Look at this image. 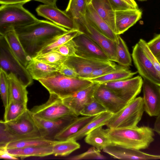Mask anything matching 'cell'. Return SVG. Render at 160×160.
Returning a JSON list of instances; mask_svg holds the SVG:
<instances>
[{"instance_id":"cell-1","label":"cell","mask_w":160,"mask_h":160,"mask_svg":"<svg viewBox=\"0 0 160 160\" xmlns=\"http://www.w3.org/2000/svg\"><path fill=\"white\" fill-rule=\"evenodd\" d=\"M15 30L26 53L32 58L46 45L69 30L51 22L38 19Z\"/></svg>"},{"instance_id":"cell-2","label":"cell","mask_w":160,"mask_h":160,"mask_svg":"<svg viewBox=\"0 0 160 160\" xmlns=\"http://www.w3.org/2000/svg\"><path fill=\"white\" fill-rule=\"evenodd\" d=\"M111 143L140 150L147 148L154 140V131L148 126L105 129Z\"/></svg>"},{"instance_id":"cell-3","label":"cell","mask_w":160,"mask_h":160,"mask_svg":"<svg viewBox=\"0 0 160 160\" xmlns=\"http://www.w3.org/2000/svg\"><path fill=\"white\" fill-rule=\"evenodd\" d=\"M4 122L7 128L3 131L2 137L5 144L24 139L42 137L33 115L28 109L15 120Z\"/></svg>"},{"instance_id":"cell-4","label":"cell","mask_w":160,"mask_h":160,"mask_svg":"<svg viewBox=\"0 0 160 160\" xmlns=\"http://www.w3.org/2000/svg\"><path fill=\"white\" fill-rule=\"evenodd\" d=\"M38 81L49 92L62 98L70 96L91 84L89 80L69 78L58 71Z\"/></svg>"},{"instance_id":"cell-5","label":"cell","mask_w":160,"mask_h":160,"mask_svg":"<svg viewBox=\"0 0 160 160\" xmlns=\"http://www.w3.org/2000/svg\"><path fill=\"white\" fill-rule=\"evenodd\" d=\"M23 4L1 5L0 34L32 24L38 19L23 6Z\"/></svg>"},{"instance_id":"cell-6","label":"cell","mask_w":160,"mask_h":160,"mask_svg":"<svg viewBox=\"0 0 160 160\" xmlns=\"http://www.w3.org/2000/svg\"><path fill=\"white\" fill-rule=\"evenodd\" d=\"M144 111L142 98H136L118 112L113 114L105 125L110 129L136 126Z\"/></svg>"},{"instance_id":"cell-7","label":"cell","mask_w":160,"mask_h":160,"mask_svg":"<svg viewBox=\"0 0 160 160\" xmlns=\"http://www.w3.org/2000/svg\"><path fill=\"white\" fill-rule=\"evenodd\" d=\"M0 69L8 75L14 74L26 87L32 83L33 79L26 67L16 57L2 35L0 36Z\"/></svg>"},{"instance_id":"cell-8","label":"cell","mask_w":160,"mask_h":160,"mask_svg":"<svg viewBox=\"0 0 160 160\" xmlns=\"http://www.w3.org/2000/svg\"><path fill=\"white\" fill-rule=\"evenodd\" d=\"M77 29L95 42L103 50L109 60L116 62V42L98 30L86 18L85 16L74 20Z\"/></svg>"},{"instance_id":"cell-9","label":"cell","mask_w":160,"mask_h":160,"mask_svg":"<svg viewBox=\"0 0 160 160\" xmlns=\"http://www.w3.org/2000/svg\"><path fill=\"white\" fill-rule=\"evenodd\" d=\"M30 111L33 116L48 120L56 119L74 113L63 103L62 98L53 93H50L46 102L34 107Z\"/></svg>"},{"instance_id":"cell-10","label":"cell","mask_w":160,"mask_h":160,"mask_svg":"<svg viewBox=\"0 0 160 160\" xmlns=\"http://www.w3.org/2000/svg\"><path fill=\"white\" fill-rule=\"evenodd\" d=\"M143 82L142 78L138 76L122 80L102 84L128 104L140 93Z\"/></svg>"},{"instance_id":"cell-11","label":"cell","mask_w":160,"mask_h":160,"mask_svg":"<svg viewBox=\"0 0 160 160\" xmlns=\"http://www.w3.org/2000/svg\"><path fill=\"white\" fill-rule=\"evenodd\" d=\"M132 56L137 72L143 79L160 86V73L147 57L138 43L133 47Z\"/></svg>"},{"instance_id":"cell-12","label":"cell","mask_w":160,"mask_h":160,"mask_svg":"<svg viewBox=\"0 0 160 160\" xmlns=\"http://www.w3.org/2000/svg\"><path fill=\"white\" fill-rule=\"evenodd\" d=\"M33 116L42 137L52 141L56 140V137L78 117L73 113L58 119L48 120Z\"/></svg>"},{"instance_id":"cell-13","label":"cell","mask_w":160,"mask_h":160,"mask_svg":"<svg viewBox=\"0 0 160 160\" xmlns=\"http://www.w3.org/2000/svg\"><path fill=\"white\" fill-rule=\"evenodd\" d=\"M112 62L110 61L74 56L68 57L64 64L74 70L79 78L86 79L94 70L109 65Z\"/></svg>"},{"instance_id":"cell-14","label":"cell","mask_w":160,"mask_h":160,"mask_svg":"<svg viewBox=\"0 0 160 160\" xmlns=\"http://www.w3.org/2000/svg\"><path fill=\"white\" fill-rule=\"evenodd\" d=\"M78 56L91 59L110 61L101 48L95 42L83 33L73 39Z\"/></svg>"},{"instance_id":"cell-15","label":"cell","mask_w":160,"mask_h":160,"mask_svg":"<svg viewBox=\"0 0 160 160\" xmlns=\"http://www.w3.org/2000/svg\"><path fill=\"white\" fill-rule=\"evenodd\" d=\"M37 14L50 20L54 24L68 30L78 29L75 21L65 12L56 5L43 4L36 9Z\"/></svg>"},{"instance_id":"cell-16","label":"cell","mask_w":160,"mask_h":160,"mask_svg":"<svg viewBox=\"0 0 160 160\" xmlns=\"http://www.w3.org/2000/svg\"><path fill=\"white\" fill-rule=\"evenodd\" d=\"M143 80L144 111L150 116H157L160 112V86L146 79Z\"/></svg>"},{"instance_id":"cell-17","label":"cell","mask_w":160,"mask_h":160,"mask_svg":"<svg viewBox=\"0 0 160 160\" xmlns=\"http://www.w3.org/2000/svg\"><path fill=\"white\" fill-rule=\"evenodd\" d=\"M100 84L93 82L87 87L62 98L63 103L78 116L85 105L93 98L94 93Z\"/></svg>"},{"instance_id":"cell-18","label":"cell","mask_w":160,"mask_h":160,"mask_svg":"<svg viewBox=\"0 0 160 160\" xmlns=\"http://www.w3.org/2000/svg\"><path fill=\"white\" fill-rule=\"evenodd\" d=\"M93 97L105 108L107 111L113 114L118 112L128 104L102 84H100L96 90Z\"/></svg>"},{"instance_id":"cell-19","label":"cell","mask_w":160,"mask_h":160,"mask_svg":"<svg viewBox=\"0 0 160 160\" xmlns=\"http://www.w3.org/2000/svg\"><path fill=\"white\" fill-rule=\"evenodd\" d=\"M104 152L114 158L122 160H149L160 159V155L147 153L133 149L110 143L102 149Z\"/></svg>"},{"instance_id":"cell-20","label":"cell","mask_w":160,"mask_h":160,"mask_svg":"<svg viewBox=\"0 0 160 160\" xmlns=\"http://www.w3.org/2000/svg\"><path fill=\"white\" fill-rule=\"evenodd\" d=\"M142 14L139 8L115 11L116 34L120 35L127 31L141 18Z\"/></svg>"},{"instance_id":"cell-21","label":"cell","mask_w":160,"mask_h":160,"mask_svg":"<svg viewBox=\"0 0 160 160\" xmlns=\"http://www.w3.org/2000/svg\"><path fill=\"white\" fill-rule=\"evenodd\" d=\"M85 16L87 20L99 32L116 43L118 42V35L116 34L99 15L90 3L87 5Z\"/></svg>"},{"instance_id":"cell-22","label":"cell","mask_w":160,"mask_h":160,"mask_svg":"<svg viewBox=\"0 0 160 160\" xmlns=\"http://www.w3.org/2000/svg\"><path fill=\"white\" fill-rule=\"evenodd\" d=\"M2 35L14 55L25 67L32 60L25 51L15 29L9 31Z\"/></svg>"},{"instance_id":"cell-23","label":"cell","mask_w":160,"mask_h":160,"mask_svg":"<svg viewBox=\"0 0 160 160\" xmlns=\"http://www.w3.org/2000/svg\"><path fill=\"white\" fill-rule=\"evenodd\" d=\"M90 3L99 15L116 33L115 11L109 0H92Z\"/></svg>"},{"instance_id":"cell-24","label":"cell","mask_w":160,"mask_h":160,"mask_svg":"<svg viewBox=\"0 0 160 160\" xmlns=\"http://www.w3.org/2000/svg\"><path fill=\"white\" fill-rule=\"evenodd\" d=\"M52 145L10 148L7 150L14 156L23 159L29 157H43L52 155Z\"/></svg>"},{"instance_id":"cell-25","label":"cell","mask_w":160,"mask_h":160,"mask_svg":"<svg viewBox=\"0 0 160 160\" xmlns=\"http://www.w3.org/2000/svg\"><path fill=\"white\" fill-rule=\"evenodd\" d=\"M33 79L38 80L58 71V68L32 58L26 67Z\"/></svg>"},{"instance_id":"cell-26","label":"cell","mask_w":160,"mask_h":160,"mask_svg":"<svg viewBox=\"0 0 160 160\" xmlns=\"http://www.w3.org/2000/svg\"><path fill=\"white\" fill-rule=\"evenodd\" d=\"M97 115L78 117L56 137L55 140L62 141L69 139L72 136L79 131Z\"/></svg>"},{"instance_id":"cell-27","label":"cell","mask_w":160,"mask_h":160,"mask_svg":"<svg viewBox=\"0 0 160 160\" xmlns=\"http://www.w3.org/2000/svg\"><path fill=\"white\" fill-rule=\"evenodd\" d=\"M113 114L110 112L106 111L97 115L95 118L88 123L79 131L72 136L69 139L77 141L86 136L93 129L100 126L105 125L106 122Z\"/></svg>"},{"instance_id":"cell-28","label":"cell","mask_w":160,"mask_h":160,"mask_svg":"<svg viewBox=\"0 0 160 160\" xmlns=\"http://www.w3.org/2000/svg\"><path fill=\"white\" fill-rule=\"evenodd\" d=\"M137 72H132L128 68L120 66L116 70L106 75L89 80L93 82L102 84L130 78H132Z\"/></svg>"},{"instance_id":"cell-29","label":"cell","mask_w":160,"mask_h":160,"mask_svg":"<svg viewBox=\"0 0 160 160\" xmlns=\"http://www.w3.org/2000/svg\"><path fill=\"white\" fill-rule=\"evenodd\" d=\"M103 126H100L90 131L86 136L85 142L99 150H102L107 145L111 143L106 135Z\"/></svg>"},{"instance_id":"cell-30","label":"cell","mask_w":160,"mask_h":160,"mask_svg":"<svg viewBox=\"0 0 160 160\" xmlns=\"http://www.w3.org/2000/svg\"><path fill=\"white\" fill-rule=\"evenodd\" d=\"M12 100L27 103L28 92L27 87L23 84L14 74L8 75Z\"/></svg>"},{"instance_id":"cell-31","label":"cell","mask_w":160,"mask_h":160,"mask_svg":"<svg viewBox=\"0 0 160 160\" xmlns=\"http://www.w3.org/2000/svg\"><path fill=\"white\" fill-rule=\"evenodd\" d=\"M55 141L47 140L42 137L30 138L11 142L5 147L7 149H10L49 146L52 145Z\"/></svg>"},{"instance_id":"cell-32","label":"cell","mask_w":160,"mask_h":160,"mask_svg":"<svg viewBox=\"0 0 160 160\" xmlns=\"http://www.w3.org/2000/svg\"><path fill=\"white\" fill-rule=\"evenodd\" d=\"M80 144L76 141L68 139L65 141L55 140L52 145V154L55 156H65L79 149Z\"/></svg>"},{"instance_id":"cell-33","label":"cell","mask_w":160,"mask_h":160,"mask_svg":"<svg viewBox=\"0 0 160 160\" xmlns=\"http://www.w3.org/2000/svg\"><path fill=\"white\" fill-rule=\"evenodd\" d=\"M82 33L78 29L69 30L46 45L39 52L37 55L51 52Z\"/></svg>"},{"instance_id":"cell-34","label":"cell","mask_w":160,"mask_h":160,"mask_svg":"<svg viewBox=\"0 0 160 160\" xmlns=\"http://www.w3.org/2000/svg\"><path fill=\"white\" fill-rule=\"evenodd\" d=\"M116 44V62L121 66L128 68L132 65V58L126 44L118 35Z\"/></svg>"},{"instance_id":"cell-35","label":"cell","mask_w":160,"mask_h":160,"mask_svg":"<svg viewBox=\"0 0 160 160\" xmlns=\"http://www.w3.org/2000/svg\"><path fill=\"white\" fill-rule=\"evenodd\" d=\"M87 5L86 0H69L65 11L74 20L85 16Z\"/></svg>"},{"instance_id":"cell-36","label":"cell","mask_w":160,"mask_h":160,"mask_svg":"<svg viewBox=\"0 0 160 160\" xmlns=\"http://www.w3.org/2000/svg\"><path fill=\"white\" fill-rule=\"evenodd\" d=\"M27 104L12 100L8 107L5 108L4 121L8 122L17 119L28 109Z\"/></svg>"},{"instance_id":"cell-37","label":"cell","mask_w":160,"mask_h":160,"mask_svg":"<svg viewBox=\"0 0 160 160\" xmlns=\"http://www.w3.org/2000/svg\"><path fill=\"white\" fill-rule=\"evenodd\" d=\"M68 57L56 51H51L37 55L32 58L58 68L64 63Z\"/></svg>"},{"instance_id":"cell-38","label":"cell","mask_w":160,"mask_h":160,"mask_svg":"<svg viewBox=\"0 0 160 160\" xmlns=\"http://www.w3.org/2000/svg\"><path fill=\"white\" fill-rule=\"evenodd\" d=\"M0 92L1 98L5 108L10 103L12 98L8 75L1 69L0 71Z\"/></svg>"},{"instance_id":"cell-39","label":"cell","mask_w":160,"mask_h":160,"mask_svg":"<svg viewBox=\"0 0 160 160\" xmlns=\"http://www.w3.org/2000/svg\"><path fill=\"white\" fill-rule=\"evenodd\" d=\"M106 111H107L105 108L93 97L85 105L80 114L83 116H93Z\"/></svg>"},{"instance_id":"cell-40","label":"cell","mask_w":160,"mask_h":160,"mask_svg":"<svg viewBox=\"0 0 160 160\" xmlns=\"http://www.w3.org/2000/svg\"><path fill=\"white\" fill-rule=\"evenodd\" d=\"M106 158L101 153V151L92 147L86 152L80 154L69 158L68 159L78 160L81 159H104Z\"/></svg>"},{"instance_id":"cell-41","label":"cell","mask_w":160,"mask_h":160,"mask_svg":"<svg viewBox=\"0 0 160 160\" xmlns=\"http://www.w3.org/2000/svg\"><path fill=\"white\" fill-rule=\"evenodd\" d=\"M52 51L58 52L67 57L76 56L75 42L73 39L68 41Z\"/></svg>"},{"instance_id":"cell-42","label":"cell","mask_w":160,"mask_h":160,"mask_svg":"<svg viewBox=\"0 0 160 160\" xmlns=\"http://www.w3.org/2000/svg\"><path fill=\"white\" fill-rule=\"evenodd\" d=\"M145 54L160 73V63L156 57L153 54L149 48L147 42L144 40L141 39L138 42Z\"/></svg>"},{"instance_id":"cell-43","label":"cell","mask_w":160,"mask_h":160,"mask_svg":"<svg viewBox=\"0 0 160 160\" xmlns=\"http://www.w3.org/2000/svg\"><path fill=\"white\" fill-rule=\"evenodd\" d=\"M119 66L112 62L109 65L94 70L86 79L90 80L106 75L116 70Z\"/></svg>"},{"instance_id":"cell-44","label":"cell","mask_w":160,"mask_h":160,"mask_svg":"<svg viewBox=\"0 0 160 160\" xmlns=\"http://www.w3.org/2000/svg\"><path fill=\"white\" fill-rule=\"evenodd\" d=\"M147 43L150 50L156 57L160 54V34L156 36Z\"/></svg>"},{"instance_id":"cell-45","label":"cell","mask_w":160,"mask_h":160,"mask_svg":"<svg viewBox=\"0 0 160 160\" xmlns=\"http://www.w3.org/2000/svg\"><path fill=\"white\" fill-rule=\"evenodd\" d=\"M109 1L115 11L135 9L123 0H109Z\"/></svg>"},{"instance_id":"cell-46","label":"cell","mask_w":160,"mask_h":160,"mask_svg":"<svg viewBox=\"0 0 160 160\" xmlns=\"http://www.w3.org/2000/svg\"><path fill=\"white\" fill-rule=\"evenodd\" d=\"M57 71L61 74L69 78H79L76 72L64 63L58 68Z\"/></svg>"},{"instance_id":"cell-47","label":"cell","mask_w":160,"mask_h":160,"mask_svg":"<svg viewBox=\"0 0 160 160\" xmlns=\"http://www.w3.org/2000/svg\"><path fill=\"white\" fill-rule=\"evenodd\" d=\"M0 158L10 160L18 159L17 157L10 153L5 147H0Z\"/></svg>"},{"instance_id":"cell-48","label":"cell","mask_w":160,"mask_h":160,"mask_svg":"<svg viewBox=\"0 0 160 160\" xmlns=\"http://www.w3.org/2000/svg\"><path fill=\"white\" fill-rule=\"evenodd\" d=\"M153 128V130L160 135V112L157 116Z\"/></svg>"},{"instance_id":"cell-49","label":"cell","mask_w":160,"mask_h":160,"mask_svg":"<svg viewBox=\"0 0 160 160\" xmlns=\"http://www.w3.org/2000/svg\"><path fill=\"white\" fill-rule=\"evenodd\" d=\"M135 9L138 8V5L134 0H123Z\"/></svg>"},{"instance_id":"cell-50","label":"cell","mask_w":160,"mask_h":160,"mask_svg":"<svg viewBox=\"0 0 160 160\" xmlns=\"http://www.w3.org/2000/svg\"><path fill=\"white\" fill-rule=\"evenodd\" d=\"M156 58L158 60V62H159V63H160V54L157 56L156 57Z\"/></svg>"},{"instance_id":"cell-51","label":"cell","mask_w":160,"mask_h":160,"mask_svg":"<svg viewBox=\"0 0 160 160\" xmlns=\"http://www.w3.org/2000/svg\"><path fill=\"white\" fill-rule=\"evenodd\" d=\"M6 0H0V5L3 4Z\"/></svg>"},{"instance_id":"cell-52","label":"cell","mask_w":160,"mask_h":160,"mask_svg":"<svg viewBox=\"0 0 160 160\" xmlns=\"http://www.w3.org/2000/svg\"><path fill=\"white\" fill-rule=\"evenodd\" d=\"M92 0H86L87 4H89L90 3Z\"/></svg>"},{"instance_id":"cell-53","label":"cell","mask_w":160,"mask_h":160,"mask_svg":"<svg viewBox=\"0 0 160 160\" xmlns=\"http://www.w3.org/2000/svg\"><path fill=\"white\" fill-rule=\"evenodd\" d=\"M138 1H141V2H143V1H147V0H138Z\"/></svg>"}]
</instances>
